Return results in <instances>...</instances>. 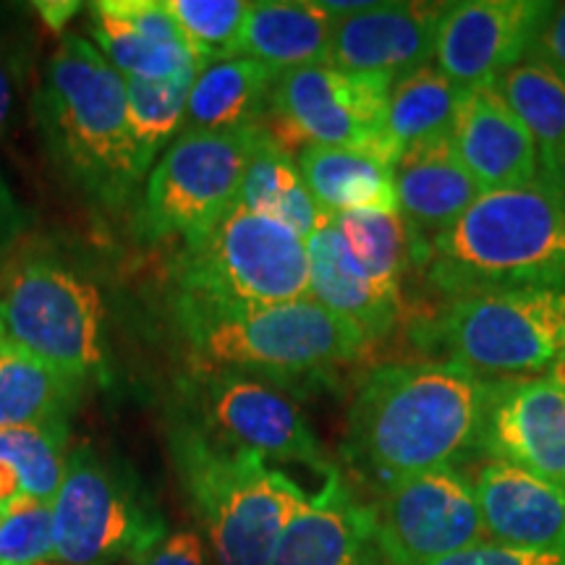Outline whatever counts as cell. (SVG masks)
Segmentation results:
<instances>
[{
    "label": "cell",
    "instance_id": "cell-1",
    "mask_svg": "<svg viewBox=\"0 0 565 565\" xmlns=\"http://www.w3.org/2000/svg\"><path fill=\"white\" fill-rule=\"evenodd\" d=\"M490 393V377L448 359L377 364L353 393L343 461L374 492L450 469L479 450Z\"/></svg>",
    "mask_w": 565,
    "mask_h": 565
},
{
    "label": "cell",
    "instance_id": "cell-2",
    "mask_svg": "<svg viewBox=\"0 0 565 565\" xmlns=\"http://www.w3.org/2000/svg\"><path fill=\"white\" fill-rule=\"evenodd\" d=\"M194 370L238 372L291 395L328 385L370 349L366 338L315 299L275 307H204L173 301Z\"/></svg>",
    "mask_w": 565,
    "mask_h": 565
},
{
    "label": "cell",
    "instance_id": "cell-3",
    "mask_svg": "<svg viewBox=\"0 0 565 565\" xmlns=\"http://www.w3.org/2000/svg\"><path fill=\"white\" fill-rule=\"evenodd\" d=\"M38 121L58 173L84 200L118 212L147 179L126 121V82L79 34H63L38 95Z\"/></svg>",
    "mask_w": 565,
    "mask_h": 565
},
{
    "label": "cell",
    "instance_id": "cell-4",
    "mask_svg": "<svg viewBox=\"0 0 565 565\" xmlns=\"http://www.w3.org/2000/svg\"><path fill=\"white\" fill-rule=\"evenodd\" d=\"M422 273L448 299L515 288L565 294V192L540 179L482 194L437 238Z\"/></svg>",
    "mask_w": 565,
    "mask_h": 565
},
{
    "label": "cell",
    "instance_id": "cell-5",
    "mask_svg": "<svg viewBox=\"0 0 565 565\" xmlns=\"http://www.w3.org/2000/svg\"><path fill=\"white\" fill-rule=\"evenodd\" d=\"M168 454L217 565H270L309 492L265 458L215 440L186 414L168 427Z\"/></svg>",
    "mask_w": 565,
    "mask_h": 565
},
{
    "label": "cell",
    "instance_id": "cell-6",
    "mask_svg": "<svg viewBox=\"0 0 565 565\" xmlns=\"http://www.w3.org/2000/svg\"><path fill=\"white\" fill-rule=\"evenodd\" d=\"M429 359H448L479 377L547 374L565 359V294L515 288L448 299L412 330Z\"/></svg>",
    "mask_w": 565,
    "mask_h": 565
},
{
    "label": "cell",
    "instance_id": "cell-7",
    "mask_svg": "<svg viewBox=\"0 0 565 565\" xmlns=\"http://www.w3.org/2000/svg\"><path fill=\"white\" fill-rule=\"evenodd\" d=\"M168 536L158 500L121 456L84 443L53 500V557L66 565H141Z\"/></svg>",
    "mask_w": 565,
    "mask_h": 565
},
{
    "label": "cell",
    "instance_id": "cell-8",
    "mask_svg": "<svg viewBox=\"0 0 565 565\" xmlns=\"http://www.w3.org/2000/svg\"><path fill=\"white\" fill-rule=\"evenodd\" d=\"M301 299H312L307 242L238 204L175 259V301L275 307Z\"/></svg>",
    "mask_w": 565,
    "mask_h": 565
},
{
    "label": "cell",
    "instance_id": "cell-9",
    "mask_svg": "<svg viewBox=\"0 0 565 565\" xmlns=\"http://www.w3.org/2000/svg\"><path fill=\"white\" fill-rule=\"evenodd\" d=\"M0 338L82 387L108 364L100 288L55 259L13 263L0 275Z\"/></svg>",
    "mask_w": 565,
    "mask_h": 565
},
{
    "label": "cell",
    "instance_id": "cell-10",
    "mask_svg": "<svg viewBox=\"0 0 565 565\" xmlns=\"http://www.w3.org/2000/svg\"><path fill=\"white\" fill-rule=\"evenodd\" d=\"M265 126L238 131H181L147 173L134 231L141 242L181 246L204 236L236 204Z\"/></svg>",
    "mask_w": 565,
    "mask_h": 565
},
{
    "label": "cell",
    "instance_id": "cell-11",
    "mask_svg": "<svg viewBox=\"0 0 565 565\" xmlns=\"http://www.w3.org/2000/svg\"><path fill=\"white\" fill-rule=\"evenodd\" d=\"M391 87L383 79L345 74L328 63L286 71L275 79L265 129L291 154L307 145L345 147L377 154L395 168L387 139Z\"/></svg>",
    "mask_w": 565,
    "mask_h": 565
},
{
    "label": "cell",
    "instance_id": "cell-12",
    "mask_svg": "<svg viewBox=\"0 0 565 565\" xmlns=\"http://www.w3.org/2000/svg\"><path fill=\"white\" fill-rule=\"evenodd\" d=\"M186 406L204 433L267 463L303 466L320 477L335 469L299 404L263 380L196 370L186 383Z\"/></svg>",
    "mask_w": 565,
    "mask_h": 565
},
{
    "label": "cell",
    "instance_id": "cell-13",
    "mask_svg": "<svg viewBox=\"0 0 565 565\" xmlns=\"http://www.w3.org/2000/svg\"><path fill=\"white\" fill-rule=\"evenodd\" d=\"M374 515L387 565H433L487 536L475 479L454 466L380 492Z\"/></svg>",
    "mask_w": 565,
    "mask_h": 565
},
{
    "label": "cell",
    "instance_id": "cell-14",
    "mask_svg": "<svg viewBox=\"0 0 565 565\" xmlns=\"http://www.w3.org/2000/svg\"><path fill=\"white\" fill-rule=\"evenodd\" d=\"M555 3L545 0H461L445 3L435 68L458 89L494 84L534 53Z\"/></svg>",
    "mask_w": 565,
    "mask_h": 565
},
{
    "label": "cell",
    "instance_id": "cell-15",
    "mask_svg": "<svg viewBox=\"0 0 565 565\" xmlns=\"http://www.w3.org/2000/svg\"><path fill=\"white\" fill-rule=\"evenodd\" d=\"M479 454L565 487V377L492 380Z\"/></svg>",
    "mask_w": 565,
    "mask_h": 565
},
{
    "label": "cell",
    "instance_id": "cell-16",
    "mask_svg": "<svg viewBox=\"0 0 565 565\" xmlns=\"http://www.w3.org/2000/svg\"><path fill=\"white\" fill-rule=\"evenodd\" d=\"M445 3L377 0L370 11L335 19L328 66L387 84L429 66Z\"/></svg>",
    "mask_w": 565,
    "mask_h": 565
},
{
    "label": "cell",
    "instance_id": "cell-17",
    "mask_svg": "<svg viewBox=\"0 0 565 565\" xmlns=\"http://www.w3.org/2000/svg\"><path fill=\"white\" fill-rule=\"evenodd\" d=\"M270 565H387L374 505L353 492L338 466L282 529Z\"/></svg>",
    "mask_w": 565,
    "mask_h": 565
},
{
    "label": "cell",
    "instance_id": "cell-18",
    "mask_svg": "<svg viewBox=\"0 0 565 565\" xmlns=\"http://www.w3.org/2000/svg\"><path fill=\"white\" fill-rule=\"evenodd\" d=\"M450 141L482 194L540 181L534 141L498 84L463 92Z\"/></svg>",
    "mask_w": 565,
    "mask_h": 565
},
{
    "label": "cell",
    "instance_id": "cell-19",
    "mask_svg": "<svg viewBox=\"0 0 565 565\" xmlns=\"http://www.w3.org/2000/svg\"><path fill=\"white\" fill-rule=\"evenodd\" d=\"M393 179L412 265L424 270L437 238L454 228L458 217L482 196V189L461 166L454 141L406 152L395 162Z\"/></svg>",
    "mask_w": 565,
    "mask_h": 565
},
{
    "label": "cell",
    "instance_id": "cell-20",
    "mask_svg": "<svg viewBox=\"0 0 565 565\" xmlns=\"http://www.w3.org/2000/svg\"><path fill=\"white\" fill-rule=\"evenodd\" d=\"M475 490L490 542L565 553V487L519 466L487 461L475 479Z\"/></svg>",
    "mask_w": 565,
    "mask_h": 565
},
{
    "label": "cell",
    "instance_id": "cell-21",
    "mask_svg": "<svg viewBox=\"0 0 565 565\" xmlns=\"http://www.w3.org/2000/svg\"><path fill=\"white\" fill-rule=\"evenodd\" d=\"M307 257L309 296L320 307L356 328L370 345L393 333L398 324L401 301L383 291L359 265L341 231L335 228L333 217L309 238Z\"/></svg>",
    "mask_w": 565,
    "mask_h": 565
},
{
    "label": "cell",
    "instance_id": "cell-22",
    "mask_svg": "<svg viewBox=\"0 0 565 565\" xmlns=\"http://www.w3.org/2000/svg\"><path fill=\"white\" fill-rule=\"evenodd\" d=\"M335 19L317 0H263L246 13L236 58L263 63L275 74L324 66L330 61Z\"/></svg>",
    "mask_w": 565,
    "mask_h": 565
},
{
    "label": "cell",
    "instance_id": "cell-23",
    "mask_svg": "<svg viewBox=\"0 0 565 565\" xmlns=\"http://www.w3.org/2000/svg\"><path fill=\"white\" fill-rule=\"evenodd\" d=\"M278 74L252 58H228L202 68L189 92L181 131H238L265 126Z\"/></svg>",
    "mask_w": 565,
    "mask_h": 565
},
{
    "label": "cell",
    "instance_id": "cell-24",
    "mask_svg": "<svg viewBox=\"0 0 565 565\" xmlns=\"http://www.w3.org/2000/svg\"><path fill=\"white\" fill-rule=\"evenodd\" d=\"M296 166L328 217L353 210H398L393 166L377 154L307 145L296 154Z\"/></svg>",
    "mask_w": 565,
    "mask_h": 565
},
{
    "label": "cell",
    "instance_id": "cell-25",
    "mask_svg": "<svg viewBox=\"0 0 565 565\" xmlns=\"http://www.w3.org/2000/svg\"><path fill=\"white\" fill-rule=\"evenodd\" d=\"M494 84L534 141L540 179L565 192V79L540 58H526Z\"/></svg>",
    "mask_w": 565,
    "mask_h": 565
},
{
    "label": "cell",
    "instance_id": "cell-26",
    "mask_svg": "<svg viewBox=\"0 0 565 565\" xmlns=\"http://www.w3.org/2000/svg\"><path fill=\"white\" fill-rule=\"evenodd\" d=\"M236 204L257 215L273 217L303 242H309L330 221L303 183L296 154L282 150L267 129L246 162Z\"/></svg>",
    "mask_w": 565,
    "mask_h": 565
},
{
    "label": "cell",
    "instance_id": "cell-27",
    "mask_svg": "<svg viewBox=\"0 0 565 565\" xmlns=\"http://www.w3.org/2000/svg\"><path fill=\"white\" fill-rule=\"evenodd\" d=\"M79 385L0 338V429L51 427L68 433Z\"/></svg>",
    "mask_w": 565,
    "mask_h": 565
},
{
    "label": "cell",
    "instance_id": "cell-28",
    "mask_svg": "<svg viewBox=\"0 0 565 565\" xmlns=\"http://www.w3.org/2000/svg\"><path fill=\"white\" fill-rule=\"evenodd\" d=\"M461 95L463 92L445 79L435 63L393 84L387 95V139L395 162L406 152L454 139Z\"/></svg>",
    "mask_w": 565,
    "mask_h": 565
},
{
    "label": "cell",
    "instance_id": "cell-29",
    "mask_svg": "<svg viewBox=\"0 0 565 565\" xmlns=\"http://www.w3.org/2000/svg\"><path fill=\"white\" fill-rule=\"evenodd\" d=\"M196 74H200L196 68H183L166 79H134V76L124 79L126 121H129L137 166L145 175L181 134Z\"/></svg>",
    "mask_w": 565,
    "mask_h": 565
},
{
    "label": "cell",
    "instance_id": "cell-30",
    "mask_svg": "<svg viewBox=\"0 0 565 565\" xmlns=\"http://www.w3.org/2000/svg\"><path fill=\"white\" fill-rule=\"evenodd\" d=\"M89 32L95 47L124 79H166L183 68H196L192 51L162 47L134 26L118 0H100L89 6ZM200 71V68H196Z\"/></svg>",
    "mask_w": 565,
    "mask_h": 565
},
{
    "label": "cell",
    "instance_id": "cell-31",
    "mask_svg": "<svg viewBox=\"0 0 565 565\" xmlns=\"http://www.w3.org/2000/svg\"><path fill=\"white\" fill-rule=\"evenodd\" d=\"M333 223L359 265L370 273V278L401 301L406 270L412 267V252H408L406 225L398 210L341 212L333 217Z\"/></svg>",
    "mask_w": 565,
    "mask_h": 565
},
{
    "label": "cell",
    "instance_id": "cell-32",
    "mask_svg": "<svg viewBox=\"0 0 565 565\" xmlns=\"http://www.w3.org/2000/svg\"><path fill=\"white\" fill-rule=\"evenodd\" d=\"M186 38L196 68L236 58L238 38L249 6L246 0H166Z\"/></svg>",
    "mask_w": 565,
    "mask_h": 565
},
{
    "label": "cell",
    "instance_id": "cell-33",
    "mask_svg": "<svg viewBox=\"0 0 565 565\" xmlns=\"http://www.w3.org/2000/svg\"><path fill=\"white\" fill-rule=\"evenodd\" d=\"M68 433L51 427H9L0 429V458L19 471L21 492L26 498L53 503L66 477Z\"/></svg>",
    "mask_w": 565,
    "mask_h": 565
},
{
    "label": "cell",
    "instance_id": "cell-34",
    "mask_svg": "<svg viewBox=\"0 0 565 565\" xmlns=\"http://www.w3.org/2000/svg\"><path fill=\"white\" fill-rule=\"evenodd\" d=\"M53 557V503L19 494L3 505L0 521V563L38 565Z\"/></svg>",
    "mask_w": 565,
    "mask_h": 565
},
{
    "label": "cell",
    "instance_id": "cell-35",
    "mask_svg": "<svg viewBox=\"0 0 565 565\" xmlns=\"http://www.w3.org/2000/svg\"><path fill=\"white\" fill-rule=\"evenodd\" d=\"M433 565H565V553H542V550L505 547L498 542H479Z\"/></svg>",
    "mask_w": 565,
    "mask_h": 565
},
{
    "label": "cell",
    "instance_id": "cell-36",
    "mask_svg": "<svg viewBox=\"0 0 565 565\" xmlns=\"http://www.w3.org/2000/svg\"><path fill=\"white\" fill-rule=\"evenodd\" d=\"M141 565H210L207 545L192 529L171 532Z\"/></svg>",
    "mask_w": 565,
    "mask_h": 565
},
{
    "label": "cell",
    "instance_id": "cell-37",
    "mask_svg": "<svg viewBox=\"0 0 565 565\" xmlns=\"http://www.w3.org/2000/svg\"><path fill=\"white\" fill-rule=\"evenodd\" d=\"M529 58H540L565 79V3H555L553 13L542 26L534 53Z\"/></svg>",
    "mask_w": 565,
    "mask_h": 565
},
{
    "label": "cell",
    "instance_id": "cell-38",
    "mask_svg": "<svg viewBox=\"0 0 565 565\" xmlns=\"http://www.w3.org/2000/svg\"><path fill=\"white\" fill-rule=\"evenodd\" d=\"M26 223L30 221H26L19 200L13 196L3 175H0V257H3V254L19 242L21 231L26 228Z\"/></svg>",
    "mask_w": 565,
    "mask_h": 565
},
{
    "label": "cell",
    "instance_id": "cell-39",
    "mask_svg": "<svg viewBox=\"0 0 565 565\" xmlns=\"http://www.w3.org/2000/svg\"><path fill=\"white\" fill-rule=\"evenodd\" d=\"M19 92V58L17 51L0 38V131L9 124L13 113V100Z\"/></svg>",
    "mask_w": 565,
    "mask_h": 565
},
{
    "label": "cell",
    "instance_id": "cell-40",
    "mask_svg": "<svg viewBox=\"0 0 565 565\" xmlns=\"http://www.w3.org/2000/svg\"><path fill=\"white\" fill-rule=\"evenodd\" d=\"M34 9H38L40 19L51 30L63 32L68 21L82 11V3H74V0H45V3H34Z\"/></svg>",
    "mask_w": 565,
    "mask_h": 565
},
{
    "label": "cell",
    "instance_id": "cell-41",
    "mask_svg": "<svg viewBox=\"0 0 565 565\" xmlns=\"http://www.w3.org/2000/svg\"><path fill=\"white\" fill-rule=\"evenodd\" d=\"M38 565H66V563H38Z\"/></svg>",
    "mask_w": 565,
    "mask_h": 565
},
{
    "label": "cell",
    "instance_id": "cell-42",
    "mask_svg": "<svg viewBox=\"0 0 565 565\" xmlns=\"http://www.w3.org/2000/svg\"><path fill=\"white\" fill-rule=\"evenodd\" d=\"M0 521H3V505H0Z\"/></svg>",
    "mask_w": 565,
    "mask_h": 565
},
{
    "label": "cell",
    "instance_id": "cell-43",
    "mask_svg": "<svg viewBox=\"0 0 565 565\" xmlns=\"http://www.w3.org/2000/svg\"><path fill=\"white\" fill-rule=\"evenodd\" d=\"M0 565H3V563H0Z\"/></svg>",
    "mask_w": 565,
    "mask_h": 565
}]
</instances>
